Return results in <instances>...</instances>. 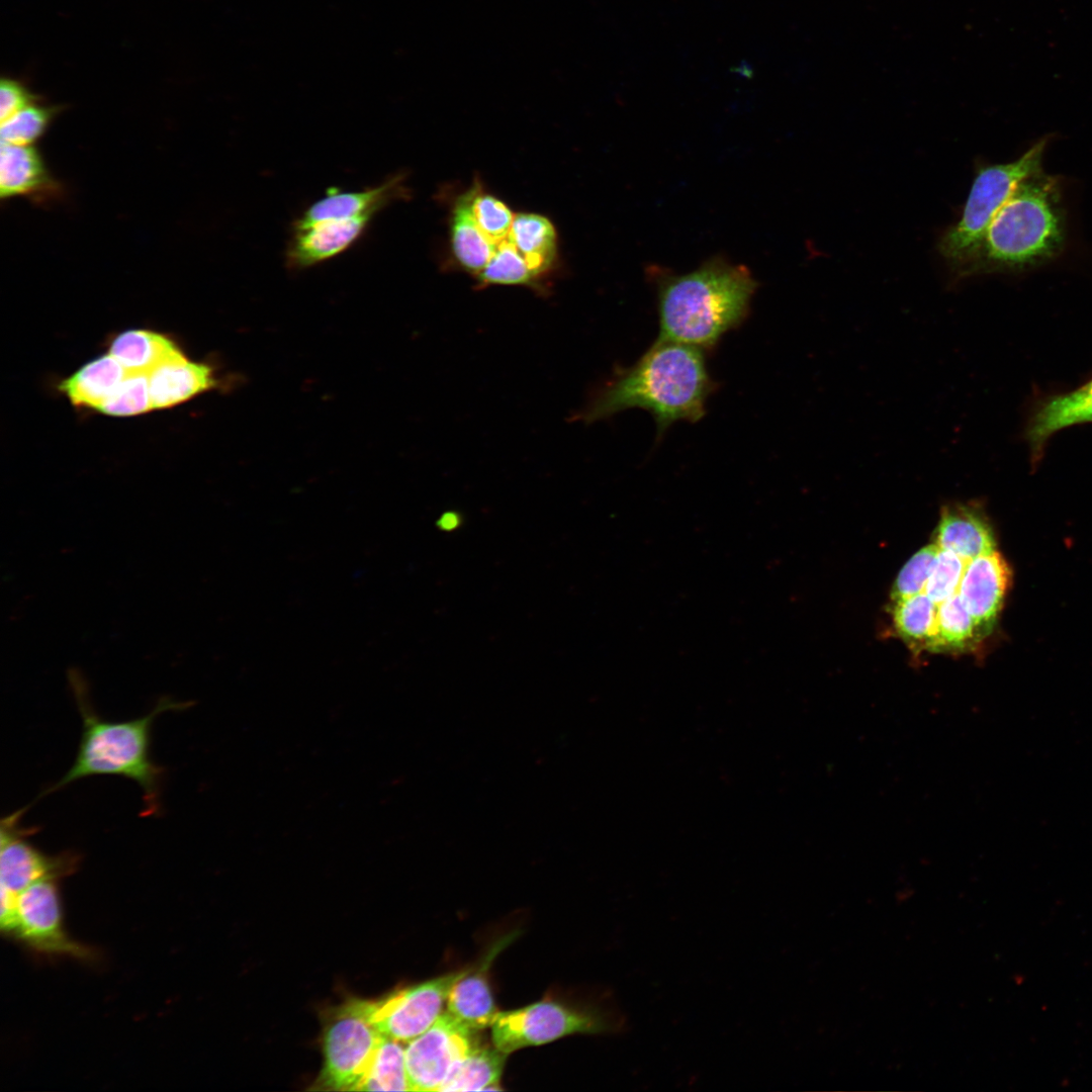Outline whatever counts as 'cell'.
<instances>
[{
	"instance_id": "3957f363",
	"label": "cell",
	"mask_w": 1092,
	"mask_h": 1092,
	"mask_svg": "<svg viewBox=\"0 0 1092 1092\" xmlns=\"http://www.w3.org/2000/svg\"><path fill=\"white\" fill-rule=\"evenodd\" d=\"M70 682L82 718L79 747L72 766L40 796L54 793L85 778L118 776L132 780L141 786L145 804L143 815L157 814L160 811L161 784L165 769L151 757L153 724L160 714L185 710L191 704L163 697L145 716L127 721H109L102 718L92 707L87 686L80 674L71 671Z\"/></svg>"
},
{
	"instance_id": "d4e9b609",
	"label": "cell",
	"mask_w": 1092,
	"mask_h": 1092,
	"mask_svg": "<svg viewBox=\"0 0 1092 1092\" xmlns=\"http://www.w3.org/2000/svg\"><path fill=\"white\" fill-rule=\"evenodd\" d=\"M978 638L975 622L958 592L937 605L935 632L928 650L962 651Z\"/></svg>"
},
{
	"instance_id": "4dcf8cb0",
	"label": "cell",
	"mask_w": 1092,
	"mask_h": 1092,
	"mask_svg": "<svg viewBox=\"0 0 1092 1092\" xmlns=\"http://www.w3.org/2000/svg\"><path fill=\"white\" fill-rule=\"evenodd\" d=\"M152 410L148 374L127 373L98 412L113 417H128Z\"/></svg>"
},
{
	"instance_id": "cb8c5ba5",
	"label": "cell",
	"mask_w": 1092,
	"mask_h": 1092,
	"mask_svg": "<svg viewBox=\"0 0 1092 1092\" xmlns=\"http://www.w3.org/2000/svg\"><path fill=\"white\" fill-rule=\"evenodd\" d=\"M507 1054L478 1044L450 1071L439 1091L499 1090Z\"/></svg>"
},
{
	"instance_id": "f546056e",
	"label": "cell",
	"mask_w": 1092,
	"mask_h": 1092,
	"mask_svg": "<svg viewBox=\"0 0 1092 1092\" xmlns=\"http://www.w3.org/2000/svg\"><path fill=\"white\" fill-rule=\"evenodd\" d=\"M58 113V107L33 103L1 121V143L30 146L40 138Z\"/></svg>"
},
{
	"instance_id": "ac0fdd59",
	"label": "cell",
	"mask_w": 1092,
	"mask_h": 1092,
	"mask_svg": "<svg viewBox=\"0 0 1092 1092\" xmlns=\"http://www.w3.org/2000/svg\"><path fill=\"white\" fill-rule=\"evenodd\" d=\"M472 185L452 201L449 214V251L453 266L474 278L483 270L496 245L480 230L472 210Z\"/></svg>"
},
{
	"instance_id": "9a60e30c",
	"label": "cell",
	"mask_w": 1092,
	"mask_h": 1092,
	"mask_svg": "<svg viewBox=\"0 0 1092 1092\" xmlns=\"http://www.w3.org/2000/svg\"><path fill=\"white\" fill-rule=\"evenodd\" d=\"M403 173H397L381 184L358 191L330 188L318 200L312 202L292 228L304 226L328 219L375 216L390 203L405 198L410 193Z\"/></svg>"
},
{
	"instance_id": "d6a6232c",
	"label": "cell",
	"mask_w": 1092,
	"mask_h": 1092,
	"mask_svg": "<svg viewBox=\"0 0 1092 1092\" xmlns=\"http://www.w3.org/2000/svg\"><path fill=\"white\" fill-rule=\"evenodd\" d=\"M936 543L918 550L898 573L892 588L893 601L924 592L932 565L938 553Z\"/></svg>"
},
{
	"instance_id": "5bb4252c",
	"label": "cell",
	"mask_w": 1092,
	"mask_h": 1092,
	"mask_svg": "<svg viewBox=\"0 0 1092 1092\" xmlns=\"http://www.w3.org/2000/svg\"><path fill=\"white\" fill-rule=\"evenodd\" d=\"M374 216L328 219L292 228L286 247V266L302 270L330 260L352 247L367 231Z\"/></svg>"
},
{
	"instance_id": "6da1fadb",
	"label": "cell",
	"mask_w": 1092,
	"mask_h": 1092,
	"mask_svg": "<svg viewBox=\"0 0 1092 1092\" xmlns=\"http://www.w3.org/2000/svg\"><path fill=\"white\" fill-rule=\"evenodd\" d=\"M714 389L703 350L658 337L600 391L581 420L593 423L638 407L652 415L660 436L676 422L703 419Z\"/></svg>"
},
{
	"instance_id": "83f0119b",
	"label": "cell",
	"mask_w": 1092,
	"mask_h": 1092,
	"mask_svg": "<svg viewBox=\"0 0 1092 1092\" xmlns=\"http://www.w3.org/2000/svg\"><path fill=\"white\" fill-rule=\"evenodd\" d=\"M894 602L893 620L899 635L914 646L927 648L935 632L937 604L924 592Z\"/></svg>"
},
{
	"instance_id": "f1b7e54d",
	"label": "cell",
	"mask_w": 1092,
	"mask_h": 1092,
	"mask_svg": "<svg viewBox=\"0 0 1092 1092\" xmlns=\"http://www.w3.org/2000/svg\"><path fill=\"white\" fill-rule=\"evenodd\" d=\"M472 210L478 226L495 245L509 237L515 212L499 197L488 192L479 178L472 182Z\"/></svg>"
},
{
	"instance_id": "e0dca14e",
	"label": "cell",
	"mask_w": 1092,
	"mask_h": 1092,
	"mask_svg": "<svg viewBox=\"0 0 1092 1092\" xmlns=\"http://www.w3.org/2000/svg\"><path fill=\"white\" fill-rule=\"evenodd\" d=\"M506 944L502 939L493 945L476 968L465 971L448 995L447 1012L471 1029L490 1026L498 1013L490 990L488 969Z\"/></svg>"
},
{
	"instance_id": "7402d4cb",
	"label": "cell",
	"mask_w": 1092,
	"mask_h": 1092,
	"mask_svg": "<svg viewBox=\"0 0 1092 1092\" xmlns=\"http://www.w3.org/2000/svg\"><path fill=\"white\" fill-rule=\"evenodd\" d=\"M126 374L122 365L107 353L86 363L62 380L59 390L72 404L98 412Z\"/></svg>"
},
{
	"instance_id": "836d02e7",
	"label": "cell",
	"mask_w": 1092,
	"mask_h": 1092,
	"mask_svg": "<svg viewBox=\"0 0 1092 1092\" xmlns=\"http://www.w3.org/2000/svg\"><path fill=\"white\" fill-rule=\"evenodd\" d=\"M39 101V96L34 94L26 84L16 78L2 77L0 82V116L1 121L14 113Z\"/></svg>"
},
{
	"instance_id": "d6986e66",
	"label": "cell",
	"mask_w": 1092,
	"mask_h": 1092,
	"mask_svg": "<svg viewBox=\"0 0 1092 1092\" xmlns=\"http://www.w3.org/2000/svg\"><path fill=\"white\" fill-rule=\"evenodd\" d=\"M935 543L966 561L995 550L994 532L982 512L965 504H951L941 511Z\"/></svg>"
},
{
	"instance_id": "ffe728a7",
	"label": "cell",
	"mask_w": 1092,
	"mask_h": 1092,
	"mask_svg": "<svg viewBox=\"0 0 1092 1092\" xmlns=\"http://www.w3.org/2000/svg\"><path fill=\"white\" fill-rule=\"evenodd\" d=\"M509 239L526 260L542 291H548L549 277L558 266V233L544 214L515 213Z\"/></svg>"
},
{
	"instance_id": "30bf717a",
	"label": "cell",
	"mask_w": 1092,
	"mask_h": 1092,
	"mask_svg": "<svg viewBox=\"0 0 1092 1092\" xmlns=\"http://www.w3.org/2000/svg\"><path fill=\"white\" fill-rule=\"evenodd\" d=\"M465 971L447 973L395 991L376 1002L373 1023L386 1037L398 1041L412 1040L443 1013L453 985Z\"/></svg>"
},
{
	"instance_id": "52a82bcc",
	"label": "cell",
	"mask_w": 1092,
	"mask_h": 1092,
	"mask_svg": "<svg viewBox=\"0 0 1092 1092\" xmlns=\"http://www.w3.org/2000/svg\"><path fill=\"white\" fill-rule=\"evenodd\" d=\"M490 1027L494 1046L509 1055L571 1034L624 1031L627 1022L616 1008L594 1006L581 1009L555 1001H540L515 1010L498 1011Z\"/></svg>"
},
{
	"instance_id": "4fadbf2b",
	"label": "cell",
	"mask_w": 1092,
	"mask_h": 1092,
	"mask_svg": "<svg viewBox=\"0 0 1092 1092\" xmlns=\"http://www.w3.org/2000/svg\"><path fill=\"white\" fill-rule=\"evenodd\" d=\"M1092 423V377L1074 389L1046 395L1032 407L1024 429L1031 460L1037 462L1057 433Z\"/></svg>"
},
{
	"instance_id": "7a4b0ae2",
	"label": "cell",
	"mask_w": 1092,
	"mask_h": 1092,
	"mask_svg": "<svg viewBox=\"0 0 1092 1092\" xmlns=\"http://www.w3.org/2000/svg\"><path fill=\"white\" fill-rule=\"evenodd\" d=\"M654 279L658 337L701 350L744 322L758 285L745 266L721 258L687 274L654 273Z\"/></svg>"
},
{
	"instance_id": "603a6c76",
	"label": "cell",
	"mask_w": 1092,
	"mask_h": 1092,
	"mask_svg": "<svg viewBox=\"0 0 1092 1092\" xmlns=\"http://www.w3.org/2000/svg\"><path fill=\"white\" fill-rule=\"evenodd\" d=\"M181 350L169 337L149 330H129L116 336L108 353L127 373L149 374Z\"/></svg>"
},
{
	"instance_id": "2e32d148",
	"label": "cell",
	"mask_w": 1092,
	"mask_h": 1092,
	"mask_svg": "<svg viewBox=\"0 0 1092 1092\" xmlns=\"http://www.w3.org/2000/svg\"><path fill=\"white\" fill-rule=\"evenodd\" d=\"M152 410L168 408L205 391L221 381L211 365L191 361L180 351L148 374Z\"/></svg>"
},
{
	"instance_id": "277c9868",
	"label": "cell",
	"mask_w": 1092,
	"mask_h": 1092,
	"mask_svg": "<svg viewBox=\"0 0 1092 1092\" xmlns=\"http://www.w3.org/2000/svg\"><path fill=\"white\" fill-rule=\"evenodd\" d=\"M1066 239L1061 188L1042 169L999 208L964 274L1034 269L1058 257Z\"/></svg>"
},
{
	"instance_id": "4316f807",
	"label": "cell",
	"mask_w": 1092,
	"mask_h": 1092,
	"mask_svg": "<svg viewBox=\"0 0 1092 1092\" xmlns=\"http://www.w3.org/2000/svg\"><path fill=\"white\" fill-rule=\"evenodd\" d=\"M475 280L479 288L492 285L524 286L543 293L526 260L509 237L496 245L493 255Z\"/></svg>"
},
{
	"instance_id": "5b68a950",
	"label": "cell",
	"mask_w": 1092,
	"mask_h": 1092,
	"mask_svg": "<svg viewBox=\"0 0 1092 1092\" xmlns=\"http://www.w3.org/2000/svg\"><path fill=\"white\" fill-rule=\"evenodd\" d=\"M1049 138L1038 140L1017 159L977 172L960 220L939 242L941 255L965 272L996 212L1015 188L1042 170Z\"/></svg>"
},
{
	"instance_id": "9c48e42d",
	"label": "cell",
	"mask_w": 1092,
	"mask_h": 1092,
	"mask_svg": "<svg viewBox=\"0 0 1092 1092\" xmlns=\"http://www.w3.org/2000/svg\"><path fill=\"white\" fill-rule=\"evenodd\" d=\"M23 812L3 817L0 824L1 890L14 895L38 881L69 876L80 863V856L72 850L51 855L35 847L28 840L33 829L20 825Z\"/></svg>"
},
{
	"instance_id": "8992f818",
	"label": "cell",
	"mask_w": 1092,
	"mask_h": 1092,
	"mask_svg": "<svg viewBox=\"0 0 1092 1092\" xmlns=\"http://www.w3.org/2000/svg\"><path fill=\"white\" fill-rule=\"evenodd\" d=\"M375 1006L376 1002L351 998L328 1012L324 1064L310 1089L355 1091L384 1038L373 1023Z\"/></svg>"
},
{
	"instance_id": "8fae6325",
	"label": "cell",
	"mask_w": 1092,
	"mask_h": 1092,
	"mask_svg": "<svg viewBox=\"0 0 1092 1092\" xmlns=\"http://www.w3.org/2000/svg\"><path fill=\"white\" fill-rule=\"evenodd\" d=\"M15 922L11 934L48 952L90 958V949L72 940L62 926L56 880L38 881L16 896Z\"/></svg>"
},
{
	"instance_id": "7c38bea8",
	"label": "cell",
	"mask_w": 1092,
	"mask_h": 1092,
	"mask_svg": "<svg viewBox=\"0 0 1092 1092\" xmlns=\"http://www.w3.org/2000/svg\"><path fill=\"white\" fill-rule=\"evenodd\" d=\"M1011 584V571L993 550L967 562L958 594L972 616L979 636L992 630Z\"/></svg>"
},
{
	"instance_id": "1f68e13d",
	"label": "cell",
	"mask_w": 1092,
	"mask_h": 1092,
	"mask_svg": "<svg viewBox=\"0 0 1092 1092\" xmlns=\"http://www.w3.org/2000/svg\"><path fill=\"white\" fill-rule=\"evenodd\" d=\"M967 562L953 552L939 548L924 593L937 605L954 595Z\"/></svg>"
},
{
	"instance_id": "44dd1931",
	"label": "cell",
	"mask_w": 1092,
	"mask_h": 1092,
	"mask_svg": "<svg viewBox=\"0 0 1092 1092\" xmlns=\"http://www.w3.org/2000/svg\"><path fill=\"white\" fill-rule=\"evenodd\" d=\"M58 188L39 153L33 147L1 143L0 194L2 198L18 195L48 196L57 194Z\"/></svg>"
},
{
	"instance_id": "484cf974",
	"label": "cell",
	"mask_w": 1092,
	"mask_h": 1092,
	"mask_svg": "<svg viewBox=\"0 0 1092 1092\" xmlns=\"http://www.w3.org/2000/svg\"><path fill=\"white\" fill-rule=\"evenodd\" d=\"M399 1042L384 1036L355 1091H411Z\"/></svg>"
},
{
	"instance_id": "ba28073f",
	"label": "cell",
	"mask_w": 1092,
	"mask_h": 1092,
	"mask_svg": "<svg viewBox=\"0 0 1092 1092\" xmlns=\"http://www.w3.org/2000/svg\"><path fill=\"white\" fill-rule=\"evenodd\" d=\"M474 1029L443 1012L405 1048L411 1091H439L452 1068L479 1043Z\"/></svg>"
}]
</instances>
